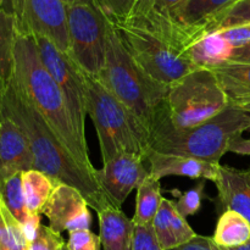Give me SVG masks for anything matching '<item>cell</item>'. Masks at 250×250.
Segmentation results:
<instances>
[{"label": "cell", "instance_id": "2e32d148", "mask_svg": "<svg viewBox=\"0 0 250 250\" xmlns=\"http://www.w3.org/2000/svg\"><path fill=\"white\" fill-rule=\"evenodd\" d=\"M97 214L103 250H129L136 225L126 216L121 207L114 202L106 203L97 210Z\"/></svg>", "mask_w": 250, "mask_h": 250}, {"label": "cell", "instance_id": "f546056e", "mask_svg": "<svg viewBox=\"0 0 250 250\" xmlns=\"http://www.w3.org/2000/svg\"><path fill=\"white\" fill-rule=\"evenodd\" d=\"M66 247L68 250H100L102 243L99 236L90 229H77L68 232Z\"/></svg>", "mask_w": 250, "mask_h": 250}, {"label": "cell", "instance_id": "8fae6325", "mask_svg": "<svg viewBox=\"0 0 250 250\" xmlns=\"http://www.w3.org/2000/svg\"><path fill=\"white\" fill-rule=\"evenodd\" d=\"M146 159L136 154H122L95 168V180L110 199L121 207L128 195L149 176Z\"/></svg>", "mask_w": 250, "mask_h": 250}, {"label": "cell", "instance_id": "9c48e42d", "mask_svg": "<svg viewBox=\"0 0 250 250\" xmlns=\"http://www.w3.org/2000/svg\"><path fill=\"white\" fill-rule=\"evenodd\" d=\"M42 62L60 87L67 103L68 111L75 128L82 139H85V97L80 68L66 53L45 37L33 36ZM87 141V139H85Z\"/></svg>", "mask_w": 250, "mask_h": 250}, {"label": "cell", "instance_id": "8992f818", "mask_svg": "<svg viewBox=\"0 0 250 250\" xmlns=\"http://www.w3.org/2000/svg\"><path fill=\"white\" fill-rule=\"evenodd\" d=\"M229 103L214 71L197 68L168 85L153 126L164 124L178 131L194 128L224 111Z\"/></svg>", "mask_w": 250, "mask_h": 250}, {"label": "cell", "instance_id": "277c9868", "mask_svg": "<svg viewBox=\"0 0 250 250\" xmlns=\"http://www.w3.org/2000/svg\"><path fill=\"white\" fill-rule=\"evenodd\" d=\"M249 129V112L229 103L224 111L194 128L178 131L155 124L150 131V151L189 156L221 165L220 161L229 153V143Z\"/></svg>", "mask_w": 250, "mask_h": 250}, {"label": "cell", "instance_id": "30bf717a", "mask_svg": "<svg viewBox=\"0 0 250 250\" xmlns=\"http://www.w3.org/2000/svg\"><path fill=\"white\" fill-rule=\"evenodd\" d=\"M17 32L45 37L62 53H68L67 15L61 0H11Z\"/></svg>", "mask_w": 250, "mask_h": 250}, {"label": "cell", "instance_id": "83f0119b", "mask_svg": "<svg viewBox=\"0 0 250 250\" xmlns=\"http://www.w3.org/2000/svg\"><path fill=\"white\" fill-rule=\"evenodd\" d=\"M173 195L177 197V202L175 203V209L178 214L185 219L197 214L202 208L203 198L205 197V180H200L197 186L186 192L172 190Z\"/></svg>", "mask_w": 250, "mask_h": 250}, {"label": "cell", "instance_id": "b9f144b4", "mask_svg": "<svg viewBox=\"0 0 250 250\" xmlns=\"http://www.w3.org/2000/svg\"><path fill=\"white\" fill-rule=\"evenodd\" d=\"M4 10L9 14H12V4L11 0H4Z\"/></svg>", "mask_w": 250, "mask_h": 250}, {"label": "cell", "instance_id": "484cf974", "mask_svg": "<svg viewBox=\"0 0 250 250\" xmlns=\"http://www.w3.org/2000/svg\"><path fill=\"white\" fill-rule=\"evenodd\" d=\"M173 211H175V203L163 198L160 209L151 224L163 250H171L177 247V242L172 233V225H171Z\"/></svg>", "mask_w": 250, "mask_h": 250}, {"label": "cell", "instance_id": "d4e9b609", "mask_svg": "<svg viewBox=\"0 0 250 250\" xmlns=\"http://www.w3.org/2000/svg\"><path fill=\"white\" fill-rule=\"evenodd\" d=\"M0 199L4 202L12 215L23 224L29 211L26 207L23 188H22V172L15 173L0 183Z\"/></svg>", "mask_w": 250, "mask_h": 250}, {"label": "cell", "instance_id": "ab89813d", "mask_svg": "<svg viewBox=\"0 0 250 250\" xmlns=\"http://www.w3.org/2000/svg\"><path fill=\"white\" fill-rule=\"evenodd\" d=\"M66 6L70 5H99L98 0H61Z\"/></svg>", "mask_w": 250, "mask_h": 250}, {"label": "cell", "instance_id": "bcb514c9", "mask_svg": "<svg viewBox=\"0 0 250 250\" xmlns=\"http://www.w3.org/2000/svg\"><path fill=\"white\" fill-rule=\"evenodd\" d=\"M61 250H68V248H67V247H66V244H65V246H63V247H62V249H61Z\"/></svg>", "mask_w": 250, "mask_h": 250}, {"label": "cell", "instance_id": "3957f363", "mask_svg": "<svg viewBox=\"0 0 250 250\" xmlns=\"http://www.w3.org/2000/svg\"><path fill=\"white\" fill-rule=\"evenodd\" d=\"M80 73L84 88L85 111L97 131L103 164L122 154L148 158L150 151L148 129L97 77L81 68Z\"/></svg>", "mask_w": 250, "mask_h": 250}, {"label": "cell", "instance_id": "7a4b0ae2", "mask_svg": "<svg viewBox=\"0 0 250 250\" xmlns=\"http://www.w3.org/2000/svg\"><path fill=\"white\" fill-rule=\"evenodd\" d=\"M12 78L45 120L56 138L82 167L95 176L87 141L81 138L76 131L62 92L42 62L36 41L31 34H17Z\"/></svg>", "mask_w": 250, "mask_h": 250}, {"label": "cell", "instance_id": "5bb4252c", "mask_svg": "<svg viewBox=\"0 0 250 250\" xmlns=\"http://www.w3.org/2000/svg\"><path fill=\"white\" fill-rule=\"evenodd\" d=\"M214 183L222 211L233 210L250 222V167L236 168L220 165Z\"/></svg>", "mask_w": 250, "mask_h": 250}, {"label": "cell", "instance_id": "603a6c76", "mask_svg": "<svg viewBox=\"0 0 250 250\" xmlns=\"http://www.w3.org/2000/svg\"><path fill=\"white\" fill-rule=\"evenodd\" d=\"M16 19L0 10V83L5 84L14 72V49L17 38Z\"/></svg>", "mask_w": 250, "mask_h": 250}, {"label": "cell", "instance_id": "52a82bcc", "mask_svg": "<svg viewBox=\"0 0 250 250\" xmlns=\"http://www.w3.org/2000/svg\"><path fill=\"white\" fill-rule=\"evenodd\" d=\"M112 22L132 59L158 82L170 85L197 70L185 51L154 32L127 19Z\"/></svg>", "mask_w": 250, "mask_h": 250}, {"label": "cell", "instance_id": "7c38bea8", "mask_svg": "<svg viewBox=\"0 0 250 250\" xmlns=\"http://www.w3.org/2000/svg\"><path fill=\"white\" fill-rule=\"evenodd\" d=\"M49 227L56 233L77 229H90L92 215L89 205L82 192L65 183H59L44 207Z\"/></svg>", "mask_w": 250, "mask_h": 250}, {"label": "cell", "instance_id": "7bdbcfd3", "mask_svg": "<svg viewBox=\"0 0 250 250\" xmlns=\"http://www.w3.org/2000/svg\"><path fill=\"white\" fill-rule=\"evenodd\" d=\"M2 88H4V84L2 83H0V119H1V99H2Z\"/></svg>", "mask_w": 250, "mask_h": 250}, {"label": "cell", "instance_id": "e0dca14e", "mask_svg": "<svg viewBox=\"0 0 250 250\" xmlns=\"http://www.w3.org/2000/svg\"><path fill=\"white\" fill-rule=\"evenodd\" d=\"M238 1L241 0H182L172 15L181 24L205 36L207 27Z\"/></svg>", "mask_w": 250, "mask_h": 250}, {"label": "cell", "instance_id": "f35d334b", "mask_svg": "<svg viewBox=\"0 0 250 250\" xmlns=\"http://www.w3.org/2000/svg\"><path fill=\"white\" fill-rule=\"evenodd\" d=\"M229 61L231 62L250 63V44L234 49Z\"/></svg>", "mask_w": 250, "mask_h": 250}, {"label": "cell", "instance_id": "60d3db41", "mask_svg": "<svg viewBox=\"0 0 250 250\" xmlns=\"http://www.w3.org/2000/svg\"><path fill=\"white\" fill-rule=\"evenodd\" d=\"M214 249L215 250H250V242H248L247 244H243V246L234 247V248H222V247H217L214 244Z\"/></svg>", "mask_w": 250, "mask_h": 250}, {"label": "cell", "instance_id": "74e56055", "mask_svg": "<svg viewBox=\"0 0 250 250\" xmlns=\"http://www.w3.org/2000/svg\"><path fill=\"white\" fill-rule=\"evenodd\" d=\"M148 4H150L154 9L164 12V14L172 15L173 9L180 4L182 0H146ZM173 16V15H172Z\"/></svg>", "mask_w": 250, "mask_h": 250}, {"label": "cell", "instance_id": "4fadbf2b", "mask_svg": "<svg viewBox=\"0 0 250 250\" xmlns=\"http://www.w3.org/2000/svg\"><path fill=\"white\" fill-rule=\"evenodd\" d=\"M34 158L26 134L15 121L0 119V183L15 173L33 170Z\"/></svg>", "mask_w": 250, "mask_h": 250}, {"label": "cell", "instance_id": "f1b7e54d", "mask_svg": "<svg viewBox=\"0 0 250 250\" xmlns=\"http://www.w3.org/2000/svg\"><path fill=\"white\" fill-rule=\"evenodd\" d=\"M66 242L60 233H56L49 226L42 225L36 238L28 244V250H61Z\"/></svg>", "mask_w": 250, "mask_h": 250}, {"label": "cell", "instance_id": "d6a6232c", "mask_svg": "<svg viewBox=\"0 0 250 250\" xmlns=\"http://www.w3.org/2000/svg\"><path fill=\"white\" fill-rule=\"evenodd\" d=\"M171 225H172V233L175 236L176 242H177V247L192 241L194 237L198 236L194 229L189 226V224L187 222V219L181 216L176 209L172 214Z\"/></svg>", "mask_w": 250, "mask_h": 250}, {"label": "cell", "instance_id": "836d02e7", "mask_svg": "<svg viewBox=\"0 0 250 250\" xmlns=\"http://www.w3.org/2000/svg\"><path fill=\"white\" fill-rule=\"evenodd\" d=\"M102 9L112 20H122L129 14L136 0H98Z\"/></svg>", "mask_w": 250, "mask_h": 250}, {"label": "cell", "instance_id": "ba28073f", "mask_svg": "<svg viewBox=\"0 0 250 250\" xmlns=\"http://www.w3.org/2000/svg\"><path fill=\"white\" fill-rule=\"evenodd\" d=\"M71 60L90 76L98 77L104 68L106 34L110 17L100 5L66 6Z\"/></svg>", "mask_w": 250, "mask_h": 250}, {"label": "cell", "instance_id": "ac0fdd59", "mask_svg": "<svg viewBox=\"0 0 250 250\" xmlns=\"http://www.w3.org/2000/svg\"><path fill=\"white\" fill-rule=\"evenodd\" d=\"M233 50L234 49L219 32H214L198 39L188 49L187 54L197 68L214 70L225 62H229Z\"/></svg>", "mask_w": 250, "mask_h": 250}, {"label": "cell", "instance_id": "d6986e66", "mask_svg": "<svg viewBox=\"0 0 250 250\" xmlns=\"http://www.w3.org/2000/svg\"><path fill=\"white\" fill-rule=\"evenodd\" d=\"M212 71L229 102L237 105L250 103V63L229 61Z\"/></svg>", "mask_w": 250, "mask_h": 250}, {"label": "cell", "instance_id": "d590c367", "mask_svg": "<svg viewBox=\"0 0 250 250\" xmlns=\"http://www.w3.org/2000/svg\"><path fill=\"white\" fill-rule=\"evenodd\" d=\"M171 250H215L214 249V242H212L211 237H204L199 236L192 239V241L187 242V243L178 246L176 248Z\"/></svg>", "mask_w": 250, "mask_h": 250}, {"label": "cell", "instance_id": "7402d4cb", "mask_svg": "<svg viewBox=\"0 0 250 250\" xmlns=\"http://www.w3.org/2000/svg\"><path fill=\"white\" fill-rule=\"evenodd\" d=\"M161 185L160 180L149 173L148 177L137 188L136 210L132 221L136 226H148L153 224L161 202Z\"/></svg>", "mask_w": 250, "mask_h": 250}, {"label": "cell", "instance_id": "9a60e30c", "mask_svg": "<svg viewBox=\"0 0 250 250\" xmlns=\"http://www.w3.org/2000/svg\"><path fill=\"white\" fill-rule=\"evenodd\" d=\"M146 161L149 164V173L161 180L168 176H181L190 180H216L220 165L189 158V156L160 154L149 151Z\"/></svg>", "mask_w": 250, "mask_h": 250}, {"label": "cell", "instance_id": "4dcf8cb0", "mask_svg": "<svg viewBox=\"0 0 250 250\" xmlns=\"http://www.w3.org/2000/svg\"><path fill=\"white\" fill-rule=\"evenodd\" d=\"M129 250H163L156 238L153 225L134 227L133 238H132Z\"/></svg>", "mask_w": 250, "mask_h": 250}, {"label": "cell", "instance_id": "e575fe53", "mask_svg": "<svg viewBox=\"0 0 250 250\" xmlns=\"http://www.w3.org/2000/svg\"><path fill=\"white\" fill-rule=\"evenodd\" d=\"M42 227V219L41 214H34V212H29L27 216L26 221L22 224V229H23L24 237H26L28 244L33 241L38 234L39 229Z\"/></svg>", "mask_w": 250, "mask_h": 250}, {"label": "cell", "instance_id": "44dd1931", "mask_svg": "<svg viewBox=\"0 0 250 250\" xmlns=\"http://www.w3.org/2000/svg\"><path fill=\"white\" fill-rule=\"evenodd\" d=\"M59 183L61 182L34 168L22 172V188L28 211L42 215Z\"/></svg>", "mask_w": 250, "mask_h": 250}, {"label": "cell", "instance_id": "f6af8a7d", "mask_svg": "<svg viewBox=\"0 0 250 250\" xmlns=\"http://www.w3.org/2000/svg\"><path fill=\"white\" fill-rule=\"evenodd\" d=\"M0 10H4V0H0Z\"/></svg>", "mask_w": 250, "mask_h": 250}, {"label": "cell", "instance_id": "5b68a950", "mask_svg": "<svg viewBox=\"0 0 250 250\" xmlns=\"http://www.w3.org/2000/svg\"><path fill=\"white\" fill-rule=\"evenodd\" d=\"M97 78L136 115L150 136L168 85L151 78L139 67L122 44L111 19L107 27L104 68Z\"/></svg>", "mask_w": 250, "mask_h": 250}, {"label": "cell", "instance_id": "4316f807", "mask_svg": "<svg viewBox=\"0 0 250 250\" xmlns=\"http://www.w3.org/2000/svg\"><path fill=\"white\" fill-rule=\"evenodd\" d=\"M250 23V0H241L234 6L227 10L225 14L217 17L207 27V34L239 26V24Z\"/></svg>", "mask_w": 250, "mask_h": 250}, {"label": "cell", "instance_id": "ee69618b", "mask_svg": "<svg viewBox=\"0 0 250 250\" xmlns=\"http://www.w3.org/2000/svg\"><path fill=\"white\" fill-rule=\"evenodd\" d=\"M241 107H243L244 110H246L247 112H249L250 114V103H248V104H244V105H239Z\"/></svg>", "mask_w": 250, "mask_h": 250}, {"label": "cell", "instance_id": "cb8c5ba5", "mask_svg": "<svg viewBox=\"0 0 250 250\" xmlns=\"http://www.w3.org/2000/svg\"><path fill=\"white\" fill-rule=\"evenodd\" d=\"M0 250H28L22 225L0 199Z\"/></svg>", "mask_w": 250, "mask_h": 250}, {"label": "cell", "instance_id": "6da1fadb", "mask_svg": "<svg viewBox=\"0 0 250 250\" xmlns=\"http://www.w3.org/2000/svg\"><path fill=\"white\" fill-rule=\"evenodd\" d=\"M1 112L16 122L26 134L34 158V170L77 188L85 197L89 208L95 211L112 202L98 185L95 176L82 167L56 138L45 120L12 77L2 88Z\"/></svg>", "mask_w": 250, "mask_h": 250}, {"label": "cell", "instance_id": "ffe728a7", "mask_svg": "<svg viewBox=\"0 0 250 250\" xmlns=\"http://www.w3.org/2000/svg\"><path fill=\"white\" fill-rule=\"evenodd\" d=\"M215 246L234 248L250 242V222L243 215L233 210H225L217 220L214 236Z\"/></svg>", "mask_w": 250, "mask_h": 250}, {"label": "cell", "instance_id": "8d00e7d4", "mask_svg": "<svg viewBox=\"0 0 250 250\" xmlns=\"http://www.w3.org/2000/svg\"><path fill=\"white\" fill-rule=\"evenodd\" d=\"M229 153L238 154V155L250 156V138H243L242 136L236 137L229 143Z\"/></svg>", "mask_w": 250, "mask_h": 250}, {"label": "cell", "instance_id": "1f68e13d", "mask_svg": "<svg viewBox=\"0 0 250 250\" xmlns=\"http://www.w3.org/2000/svg\"><path fill=\"white\" fill-rule=\"evenodd\" d=\"M233 49L250 44V23L239 24L229 28L217 31Z\"/></svg>", "mask_w": 250, "mask_h": 250}]
</instances>
